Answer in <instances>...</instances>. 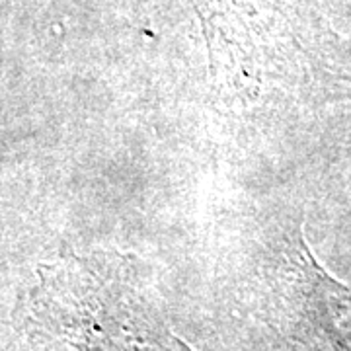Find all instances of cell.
I'll list each match as a JSON object with an SVG mask.
<instances>
[{
	"label": "cell",
	"mask_w": 351,
	"mask_h": 351,
	"mask_svg": "<svg viewBox=\"0 0 351 351\" xmlns=\"http://www.w3.org/2000/svg\"><path fill=\"white\" fill-rule=\"evenodd\" d=\"M299 341L304 351H351V283H341L302 246Z\"/></svg>",
	"instance_id": "cell-1"
},
{
	"label": "cell",
	"mask_w": 351,
	"mask_h": 351,
	"mask_svg": "<svg viewBox=\"0 0 351 351\" xmlns=\"http://www.w3.org/2000/svg\"><path fill=\"white\" fill-rule=\"evenodd\" d=\"M121 306L117 314L112 308L100 311L104 324L96 320L88 341L90 351H191L182 339L168 332L162 324H154L151 318L133 308L127 295L119 297Z\"/></svg>",
	"instance_id": "cell-2"
}]
</instances>
